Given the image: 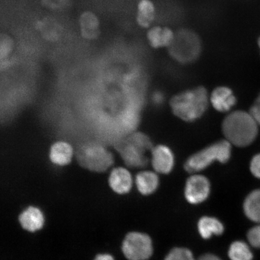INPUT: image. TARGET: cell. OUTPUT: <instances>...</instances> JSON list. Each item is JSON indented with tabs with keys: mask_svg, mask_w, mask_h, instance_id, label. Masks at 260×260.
<instances>
[{
	"mask_svg": "<svg viewBox=\"0 0 260 260\" xmlns=\"http://www.w3.org/2000/svg\"><path fill=\"white\" fill-rule=\"evenodd\" d=\"M170 48L171 56L179 63L193 62L199 57L201 44L198 36L189 30L177 32L173 44Z\"/></svg>",
	"mask_w": 260,
	"mask_h": 260,
	"instance_id": "cell-6",
	"label": "cell"
},
{
	"mask_svg": "<svg viewBox=\"0 0 260 260\" xmlns=\"http://www.w3.org/2000/svg\"><path fill=\"white\" fill-rule=\"evenodd\" d=\"M81 34L86 40H92L100 34V22L95 14L91 12H85L80 18Z\"/></svg>",
	"mask_w": 260,
	"mask_h": 260,
	"instance_id": "cell-14",
	"label": "cell"
},
{
	"mask_svg": "<svg viewBox=\"0 0 260 260\" xmlns=\"http://www.w3.org/2000/svg\"><path fill=\"white\" fill-rule=\"evenodd\" d=\"M172 112L186 122H193L201 118L209 106V96L204 87L184 91L171 100Z\"/></svg>",
	"mask_w": 260,
	"mask_h": 260,
	"instance_id": "cell-2",
	"label": "cell"
},
{
	"mask_svg": "<svg viewBox=\"0 0 260 260\" xmlns=\"http://www.w3.org/2000/svg\"><path fill=\"white\" fill-rule=\"evenodd\" d=\"M73 156V149L68 143L57 142L51 146L50 158L54 164L65 166L70 164Z\"/></svg>",
	"mask_w": 260,
	"mask_h": 260,
	"instance_id": "cell-15",
	"label": "cell"
},
{
	"mask_svg": "<svg viewBox=\"0 0 260 260\" xmlns=\"http://www.w3.org/2000/svg\"><path fill=\"white\" fill-rule=\"evenodd\" d=\"M258 125L250 113L238 110L231 113L223 120L222 132L231 144L245 147L254 141Z\"/></svg>",
	"mask_w": 260,
	"mask_h": 260,
	"instance_id": "cell-1",
	"label": "cell"
},
{
	"mask_svg": "<svg viewBox=\"0 0 260 260\" xmlns=\"http://www.w3.org/2000/svg\"><path fill=\"white\" fill-rule=\"evenodd\" d=\"M229 256L232 260H252V253L247 244L236 241L231 245Z\"/></svg>",
	"mask_w": 260,
	"mask_h": 260,
	"instance_id": "cell-20",
	"label": "cell"
},
{
	"mask_svg": "<svg viewBox=\"0 0 260 260\" xmlns=\"http://www.w3.org/2000/svg\"><path fill=\"white\" fill-rule=\"evenodd\" d=\"M156 16L155 5L151 0H141L138 5L136 21L142 28H149L153 23Z\"/></svg>",
	"mask_w": 260,
	"mask_h": 260,
	"instance_id": "cell-17",
	"label": "cell"
},
{
	"mask_svg": "<svg viewBox=\"0 0 260 260\" xmlns=\"http://www.w3.org/2000/svg\"><path fill=\"white\" fill-rule=\"evenodd\" d=\"M165 260H194L193 253L186 248H176L166 256Z\"/></svg>",
	"mask_w": 260,
	"mask_h": 260,
	"instance_id": "cell-21",
	"label": "cell"
},
{
	"mask_svg": "<svg viewBox=\"0 0 260 260\" xmlns=\"http://www.w3.org/2000/svg\"><path fill=\"white\" fill-rule=\"evenodd\" d=\"M250 170L256 178L260 179V154L252 158L250 164Z\"/></svg>",
	"mask_w": 260,
	"mask_h": 260,
	"instance_id": "cell-25",
	"label": "cell"
},
{
	"mask_svg": "<svg viewBox=\"0 0 260 260\" xmlns=\"http://www.w3.org/2000/svg\"><path fill=\"white\" fill-rule=\"evenodd\" d=\"M93 260H115L111 255L107 254H99Z\"/></svg>",
	"mask_w": 260,
	"mask_h": 260,
	"instance_id": "cell-29",
	"label": "cell"
},
{
	"mask_svg": "<svg viewBox=\"0 0 260 260\" xmlns=\"http://www.w3.org/2000/svg\"><path fill=\"white\" fill-rule=\"evenodd\" d=\"M232 155V146L228 141H219L191 155L185 162L184 169L189 173H196L209 167L214 161L225 164Z\"/></svg>",
	"mask_w": 260,
	"mask_h": 260,
	"instance_id": "cell-3",
	"label": "cell"
},
{
	"mask_svg": "<svg viewBox=\"0 0 260 260\" xmlns=\"http://www.w3.org/2000/svg\"><path fill=\"white\" fill-rule=\"evenodd\" d=\"M42 2L48 8L56 10L64 8L68 4V0H42Z\"/></svg>",
	"mask_w": 260,
	"mask_h": 260,
	"instance_id": "cell-24",
	"label": "cell"
},
{
	"mask_svg": "<svg viewBox=\"0 0 260 260\" xmlns=\"http://www.w3.org/2000/svg\"><path fill=\"white\" fill-rule=\"evenodd\" d=\"M148 136L142 133H135L123 139L117 149L125 164L132 168H142L148 164L146 152L152 149Z\"/></svg>",
	"mask_w": 260,
	"mask_h": 260,
	"instance_id": "cell-4",
	"label": "cell"
},
{
	"mask_svg": "<svg viewBox=\"0 0 260 260\" xmlns=\"http://www.w3.org/2000/svg\"><path fill=\"white\" fill-rule=\"evenodd\" d=\"M198 260H221L218 256L216 255L210 254V253H207L201 256Z\"/></svg>",
	"mask_w": 260,
	"mask_h": 260,
	"instance_id": "cell-28",
	"label": "cell"
},
{
	"mask_svg": "<svg viewBox=\"0 0 260 260\" xmlns=\"http://www.w3.org/2000/svg\"><path fill=\"white\" fill-rule=\"evenodd\" d=\"M250 114L254 118L255 121L260 125V95L255 100L254 103L250 109Z\"/></svg>",
	"mask_w": 260,
	"mask_h": 260,
	"instance_id": "cell-26",
	"label": "cell"
},
{
	"mask_svg": "<svg viewBox=\"0 0 260 260\" xmlns=\"http://www.w3.org/2000/svg\"><path fill=\"white\" fill-rule=\"evenodd\" d=\"M210 193V183L202 175H193L188 178L185 186L184 194L188 203L198 204L207 199Z\"/></svg>",
	"mask_w": 260,
	"mask_h": 260,
	"instance_id": "cell-8",
	"label": "cell"
},
{
	"mask_svg": "<svg viewBox=\"0 0 260 260\" xmlns=\"http://www.w3.org/2000/svg\"><path fill=\"white\" fill-rule=\"evenodd\" d=\"M136 184L140 193L144 195H149L157 190L159 179L155 172L142 171L136 175Z\"/></svg>",
	"mask_w": 260,
	"mask_h": 260,
	"instance_id": "cell-16",
	"label": "cell"
},
{
	"mask_svg": "<svg viewBox=\"0 0 260 260\" xmlns=\"http://www.w3.org/2000/svg\"><path fill=\"white\" fill-rule=\"evenodd\" d=\"M165 101V96L164 93L157 91L155 92L152 95V102H153L155 105L160 106L164 103Z\"/></svg>",
	"mask_w": 260,
	"mask_h": 260,
	"instance_id": "cell-27",
	"label": "cell"
},
{
	"mask_svg": "<svg viewBox=\"0 0 260 260\" xmlns=\"http://www.w3.org/2000/svg\"><path fill=\"white\" fill-rule=\"evenodd\" d=\"M14 47V41L7 35H2L0 41V54L2 60H7Z\"/></svg>",
	"mask_w": 260,
	"mask_h": 260,
	"instance_id": "cell-22",
	"label": "cell"
},
{
	"mask_svg": "<svg viewBox=\"0 0 260 260\" xmlns=\"http://www.w3.org/2000/svg\"><path fill=\"white\" fill-rule=\"evenodd\" d=\"M122 250L129 260H146L153 252L152 240L148 235L139 232H132L123 240Z\"/></svg>",
	"mask_w": 260,
	"mask_h": 260,
	"instance_id": "cell-7",
	"label": "cell"
},
{
	"mask_svg": "<svg viewBox=\"0 0 260 260\" xmlns=\"http://www.w3.org/2000/svg\"><path fill=\"white\" fill-rule=\"evenodd\" d=\"M236 98L232 89L226 86L216 87L210 97L211 105L217 111L225 113L235 106Z\"/></svg>",
	"mask_w": 260,
	"mask_h": 260,
	"instance_id": "cell-11",
	"label": "cell"
},
{
	"mask_svg": "<svg viewBox=\"0 0 260 260\" xmlns=\"http://www.w3.org/2000/svg\"><path fill=\"white\" fill-rule=\"evenodd\" d=\"M151 164L154 170L161 174H168L173 170L175 158L173 152L170 147L159 145L152 148Z\"/></svg>",
	"mask_w": 260,
	"mask_h": 260,
	"instance_id": "cell-9",
	"label": "cell"
},
{
	"mask_svg": "<svg viewBox=\"0 0 260 260\" xmlns=\"http://www.w3.org/2000/svg\"><path fill=\"white\" fill-rule=\"evenodd\" d=\"M248 241L256 248H260V225L252 228L248 233Z\"/></svg>",
	"mask_w": 260,
	"mask_h": 260,
	"instance_id": "cell-23",
	"label": "cell"
},
{
	"mask_svg": "<svg viewBox=\"0 0 260 260\" xmlns=\"http://www.w3.org/2000/svg\"><path fill=\"white\" fill-rule=\"evenodd\" d=\"M198 226L200 235L204 239H210L213 235H221L224 231L222 223L214 217H202L198 222Z\"/></svg>",
	"mask_w": 260,
	"mask_h": 260,
	"instance_id": "cell-18",
	"label": "cell"
},
{
	"mask_svg": "<svg viewBox=\"0 0 260 260\" xmlns=\"http://www.w3.org/2000/svg\"><path fill=\"white\" fill-rule=\"evenodd\" d=\"M109 183L115 193L120 194L127 193L133 186L131 173L125 168H115L110 175Z\"/></svg>",
	"mask_w": 260,
	"mask_h": 260,
	"instance_id": "cell-12",
	"label": "cell"
},
{
	"mask_svg": "<svg viewBox=\"0 0 260 260\" xmlns=\"http://www.w3.org/2000/svg\"><path fill=\"white\" fill-rule=\"evenodd\" d=\"M77 157L82 167L93 172L105 171L113 164L112 154L96 143L83 144L78 150Z\"/></svg>",
	"mask_w": 260,
	"mask_h": 260,
	"instance_id": "cell-5",
	"label": "cell"
},
{
	"mask_svg": "<svg viewBox=\"0 0 260 260\" xmlns=\"http://www.w3.org/2000/svg\"><path fill=\"white\" fill-rule=\"evenodd\" d=\"M258 45H259V47L260 48V38L259 39V40H258Z\"/></svg>",
	"mask_w": 260,
	"mask_h": 260,
	"instance_id": "cell-30",
	"label": "cell"
},
{
	"mask_svg": "<svg viewBox=\"0 0 260 260\" xmlns=\"http://www.w3.org/2000/svg\"><path fill=\"white\" fill-rule=\"evenodd\" d=\"M175 35L171 28L157 25L149 28L146 37L151 47L169 48L173 44Z\"/></svg>",
	"mask_w": 260,
	"mask_h": 260,
	"instance_id": "cell-10",
	"label": "cell"
},
{
	"mask_svg": "<svg viewBox=\"0 0 260 260\" xmlns=\"http://www.w3.org/2000/svg\"><path fill=\"white\" fill-rule=\"evenodd\" d=\"M19 221L22 229L34 233L43 227L44 216L40 209L31 206L22 211L19 216Z\"/></svg>",
	"mask_w": 260,
	"mask_h": 260,
	"instance_id": "cell-13",
	"label": "cell"
},
{
	"mask_svg": "<svg viewBox=\"0 0 260 260\" xmlns=\"http://www.w3.org/2000/svg\"><path fill=\"white\" fill-rule=\"evenodd\" d=\"M243 209L250 220L260 223V189L249 194L244 202Z\"/></svg>",
	"mask_w": 260,
	"mask_h": 260,
	"instance_id": "cell-19",
	"label": "cell"
}]
</instances>
